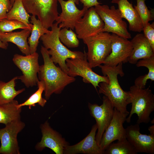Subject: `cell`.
Listing matches in <instances>:
<instances>
[{
	"mask_svg": "<svg viewBox=\"0 0 154 154\" xmlns=\"http://www.w3.org/2000/svg\"><path fill=\"white\" fill-rule=\"evenodd\" d=\"M11 8L10 0H0V21L6 19L7 14Z\"/></svg>",
	"mask_w": 154,
	"mask_h": 154,
	"instance_id": "33",
	"label": "cell"
},
{
	"mask_svg": "<svg viewBox=\"0 0 154 154\" xmlns=\"http://www.w3.org/2000/svg\"><path fill=\"white\" fill-rule=\"evenodd\" d=\"M71 29L66 28H61L59 33V38L61 42L69 48L78 46L79 41L77 35Z\"/></svg>",
	"mask_w": 154,
	"mask_h": 154,
	"instance_id": "28",
	"label": "cell"
},
{
	"mask_svg": "<svg viewBox=\"0 0 154 154\" xmlns=\"http://www.w3.org/2000/svg\"><path fill=\"white\" fill-rule=\"evenodd\" d=\"M40 128L42 134L40 141L35 146L38 151H41L47 147L56 154H63L68 142L58 132L52 128L47 121L42 124Z\"/></svg>",
	"mask_w": 154,
	"mask_h": 154,
	"instance_id": "15",
	"label": "cell"
},
{
	"mask_svg": "<svg viewBox=\"0 0 154 154\" xmlns=\"http://www.w3.org/2000/svg\"><path fill=\"white\" fill-rule=\"evenodd\" d=\"M97 127L96 124L92 126L91 131L83 139L74 145L67 146L63 154H104L96 140Z\"/></svg>",
	"mask_w": 154,
	"mask_h": 154,
	"instance_id": "18",
	"label": "cell"
},
{
	"mask_svg": "<svg viewBox=\"0 0 154 154\" xmlns=\"http://www.w3.org/2000/svg\"><path fill=\"white\" fill-rule=\"evenodd\" d=\"M8 46V43H4L2 41L0 36V48L4 49H6L7 48Z\"/></svg>",
	"mask_w": 154,
	"mask_h": 154,
	"instance_id": "35",
	"label": "cell"
},
{
	"mask_svg": "<svg viewBox=\"0 0 154 154\" xmlns=\"http://www.w3.org/2000/svg\"><path fill=\"white\" fill-rule=\"evenodd\" d=\"M18 29H28L32 31V29L23 23L15 20L4 19L0 21V32L7 33Z\"/></svg>",
	"mask_w": 154,
	"mask_h": 154,
	"instance_id": "30",
	"label": "cell"
},
{
	"mask_svg": "<svg viewBox=\"0 0 154 154\" xmlns=\"http://www.w3.org/2000/svg\"><path fill=\"white\" fill-rule=\"evenodd\" d=\"M31 16L25 8L22 0H16L7 13L6 19L17 20L32 29L33 25L29 21Z\"/></svg>",
	"mask_w": 154,
	"mask_h": 154,
	"instance_id": "25",
	"label": "cell"
},
{
	"mask_svg": "<svg viewBox=\"0 0 154 154\" xmlns=\"http://www.w3.org/2000/svg\"><path fill=\"white\" fill-rule=\"evenodd\" d=\"M146 0H137V4L134 6L142 22L143 27L154 19V10H149L145 1Z\"/></svg>",
	"mask_w": 154,
	"mask_h": 154,
	"instance_id": "29",
	"label": "cell"
},
{
	"mask_svg": "<svg viewBox=\"0 0 154 154\" xmlns=\"http://www.w3.org/2000/svg\"><path fill=\"white\" fill-rule=\"evenodd\" d=\"M31 31V30L25 29L17 32H0V38L4 43L11 42L15 44L22 53L28 55L30 53L27 39Z\"/></svg>",
	"mask_w": 154,
	"mask_h": 154,
	"instance_id": "21",
	"label": "cell"
},
{
	"mask_svg": "<svg viewBox=\"0 0 154 154\" xmlns=\"http://www.w3.org/2000/svg\"><path fill=\"white\" fill-rule=\"evenodd\" d=\"M122 64L121 63L114 66L104 64L99 66L103 76L108 78L109 82L100 83L98 92L107 97L117 110L123 113H129L127 110V105L130 104L129 93L122 89L117 79L118 75L122 77L124 75Z\"/></svg>",
	"mask_w": 154,
	"mask_h": 154,
	"instance_id": "2",
	"label": "cell"
},
{
	"mask_svg": "<svg viewBox=\"0 0 154 154\" xmlns=\"http://www.w3.org/2000/svg\"><path fill=\"white\" fill-rule=\"evenodd\" d=\"M148 129L150 132V135L154 136V125H153L149 127Z\"/></svg>",
	"mask_w": 154,
	"mask_h": 154,
	"instance_id": "36",
	"label": "cell"
},
{
	"mask_svg": "<svg viewBox=\"0 0 154 154\" xmlns=\"http://www.w3.org/2000/svg\"><path fill=\"white\" fill-rule=\"evenodd\" d=\"M104 26L103 21L92 7L77 22L74 29L78 38L82 39L102 32Z\"/></svg>",
	"mask_w": 154,
	"mask_h": 154,
	"instance_id": "13",
	"label": "cell"
},
{
	"mask_svg": "<svg viewBox=\"0 0 154 154\" xmlns=\"http://www.w3.org/2000/svg\"><path fill=\"white\" fill-rule=\"evenodd\" d=\"M25 123L21 119L14 121L0 129V154H20L17 137L24 128Z\"/></svg>",
	"mask_w": 154,
	"mask_h": 154,
	"instance_id": "11",
	"label": "cell"
},
{
	"mask_svg": "<svg viewBox=\"0 0 154 154\" xmlns=\"http://www.w3.org/2000/svg\"><path fill=\"white\" fill-rule=\"evenodd\" d=\"M111 51L103 64L114 66L128 62L133 48L131 41L114 33L111 34Z\"/></svg>",
	"mask_w": 154,
	"mask_h": 154,
	"instance_id": "14",
	"label": "cell"
},
{
	"mask_svg": "<svg viewBox=\"0 0 154 154\" xmlns=\"http://www.w3.org/2000/svg\"><path fill=\"white\" fill-rule=\"evenodd\" d=\"M40 52L44 64L40 66L38 74L39 80L44 82V96L47 100L53 94H60L66 86L74 82L76 78L57 66L51 59L48 50L43 46L41 47Z\"/></svg>",
	"mask_w": 154,
	"mask_h": 154,
	"instance_id": "1",
	"label": "cell"
},
{
	"mask_svg": "<svg viewBox=\"0 0 154 154\" xmlns=\"http://www.w3.org/2000/svg\"><path fill=\"white\" fill-rule=\"evenodd\" d=\"M15 0H10L11 4L12 7Z\"/></svg>",
	"mask_w": 154,
	"mask_h": 154,
	"instance_id": "37",
	"label": "cell"
},
{
	"mask_svg": "<svg viewBox=\"0 0 154 154\" xmlns=\"http://www.w3.org/2000/svg\"><path fill=\"white\" fill-rule=\"evenodd\" d=\"M143 34L148 40L154 50V23H148L143 27Z\"/></svg>",
	"mask_w": 154,
	"mask_h": 154,
	"instance_id": "32",
	"label": "cell"
},
{
	"mask_svg": "<svg viewBox=\"0 0 154 154\" xmlns=\"http://www.w3.org/2000/svg\"><path fill=\"white\" fill-rule=\"evenodd\" d=\"M83 5V7L87 8L88 9L89 8L95 6L101 3L99 2L97 0H79Z\"/></svg>",
	"mask_w": 154,
	"mask_h": 154,
	"instance_id": "34",
	"label": "cell"
},
{
	"mask_svg": "<svg viewBox=\"0 0 154 154\" xmlns=\"http://www.w3.org/2000/svg\"><path fill=\"white\" fill-rule=\"evenodd\" d=\"M66 62L68 75L74 77L77 76H81L84 82L91 84L96 90L97 87H99L100 83L109 82L107 76H101L92 70L87 60L86 53L83 56L68 58Z\"/></svg>",
	"mask_w": 154,
	"mask_h": 154,
	"instance_id": "8",
	"label": "cell"
},
{
	"mask_svg": "<svg viewBox=\"0 0 154 154\" xmlns=\"http://www.w3.org/2000/svg\"><path fill=\"white\" fill-rule=\"evenodd\" d=\"M111 3L118 5L122 17L129 23L130 31L139 33L143 31V26L141 19L131 3L127 0H112Z\"/></svg>",
	"mask_w": 154,
	"mask_h": 154,
	"instance_id": "20",
	"label": "cell"
},
{
	"mask_svg": "<svg viewBox=\"0 0 154 154\" xmlns=\"http://www.w3.org/2000/svg\"><path fill=\"white\" fill-rule=\"evenodd\" d=\"M82 40L87 46V58L91 67L103 64L111 51V34L101 32Z\"/></svg>",
	"mask_w": 154,
	"mask_h": 154,
	"instance_id": "5",
	"label": "cell"
},
{
	"mask_svg": "<svg viewBox=\"0 0 154 154\" xmlns=\"http://www.w3.org/2000/svg\"><path fill=\"white\" fill-rule=\"evenodd\" d=\"M130 104H131L130 113L126 121L130 123L132 115L136 114L138 117L137 123H148L151 121L150 115L154 110V95L149 87L142 88L134 85L129 91Z\"/></svg>",
	"mask_w": 154,
	"mask_h": 154,
	"instance_id": "4",
	"label": "cell"
},
{
	"mask_svg": "<svg viewBox=\"0 0 154 154\" xmlns=\"http://www.w3.org/2000/svg\"><path fill=\"white\" fill-rule=\"evenodd\" d=\"M125 130L126 139L137 153H154V136L141 133L137 123L128 126Z\"/></svg>",
	"mask_w": 154,
	"mask_h": 154,
	"instance_id": "17",
	"label": "cell"
},
{
	"mask_svg": "<svg viewBox=\"0 0 154 154\" xmlns=\"http://www.w3.org/2000/svg\"><path fill=\"white\" fill-rule=\"evenodd\" d=\"M37 85L38 87L37 90L24 102L19 104L18 108L27 106L29 107V109H31L32 107L35 106L37 104L42 107L44 106L47 102V100L42 97V93L45 89L44 82L39 80Z\"/></svg>",
	"mask_w": 154,
	"mask_h": 154,
	"instance_id": "26",
	"label": "cell"
},
{
	"mask_svg": "<svg viewBox=\"0 0 154 154\" xmlns=\"http://www.w3.org/2000/svg\"><path fill=\"white\" fill-rule=\"evenodd\" d=\"M95 9L104 23L102 32L112 33L127 39L131 38L127 29L126 22L123 20L121 13L114 6L110 8L108 5H98Z\"/></svg>",
	"mask_w": 154,
	"mask_h": 154,
	"instance_id": "6",
	"label": "cell"
},
{
	"mask_svg": "<svg viewBox=\"0 0 154 154\" xmlns=\"http://www.w3.org/2000/svg\"><path fill=\"white\" fill-rule=\"evenodd\" d=\"M17 79L18 76H15L7 82L0 80V105L12 101L25 90L24 88L15 89L16 81Z\"/></svg>",
	"mask_w": 154,
	"mask_h": 154,
	"instance_id": "23",
	"label": "cell"
},
{
	"mask_svg": "<svg viewBox=\"0 0 154 154\" xmlns=\"http://www.w3.org/2000/svg\"><path fill=\"white\" fill-rule=\"evenodd\" d=\"M31 23L33 24V27L31 35L28 38L30 54L36 52L41 37L44 34L49 32L50 31L44 27L40 21L37 19L36 16L32 15L31 17Z\"/></svg>",
	"mask_w": 154,
	"mask_h": 154,
	"instance_id": "24",
	"label": "cell"
},
{
	"mask_svg": "<svg viewBox=\"0 0 154 154\" xmlns=\"http://www.w3.org/2000/svg\"><path fill=\"white\" fill-rule=\"evenodd\" d=\"M62 9V12L58 15L56 21L61 28H66L72 30L74 29L77 22L84 15L88 9L83 7L78 9L76 4H78L79 0H58Z\"/></svg>",
	"mask_w": 154,
	"mask_h": 154,
	"instance_id": "16",
	"label": "cell"
},
{
	"mask_svg": "<svg viewBox=\"0 0 154 154\" xmlns=\"http://www.w3.org/2000/svg\"><path fill=\"white\" fill-rule=\"evenodd\" d=\"M26 11L37 16L43 26L51 27L58 17V0H22Z\"/></svg>",
	"mask_w": 154,
	"mask_h": 154,
	"instance_id": "7",
	"label": "cell"
},
{
	"mask_svg": "<svg viewBox=\"0 0 154 154\" xmlns=\"http://www.w3.org/2000/svg\"><path fill=\"white\" fill-rule=\"evenodd\" d=\"M88 106L91 116L96 121L98 131L96 140L99 146L103 134L112 119L114 107L110 101L105 96H103L102 104L101 105L88 103Z\"/></svg>",
	"mask_w": 154,
	"mask_h": 154,
	"instance_id": "10",
	"label": "cell"
},
{
	"mask_svg": "<svg viewBox=\"0 0 154 154\" xmlns=\"http://www.w3.org/2000/svg\"><path fill=\"white\" fill-rule=\"evenodd\" d=\"M154 81V72L148 71L147 74L137 78L134 81V85L139 88H145L147 80Z\"/></svg>",
	"mask_w": 154,
	"mask_h": 154,
	"instance_id": "31",
	"label": "cell"
},
{
	"mask_svg": "<svg viewBox=\"0 0 154 154\" xmlns=\"http://www.w3.org/2000/svg\"><path fill=\"white\" fill-rule=\"evenodd\" d=\"M151 122V123L153 124L154 123V119H153V120L152 119V120L150 121Z\"/></svg>",
	"mask_w": 154,
	"mask_h": 154,
	"instance_id": "38",
	"label": "cell"
},
{
	"mask_svg": "<svg viewBox=\"0 0 154 154\" xmlns=\"http://www.w3.org/2000/svg\"><path fill=\"white\" fill-rule=\"evenodd\" d=\"M18 101L15 99L8 103L0 105V123L6 125L21 119L22 108L18 107Z\"/></svg>",
	"mask_w": 154,
	"mask_h": 154,
	"instance_id": "22",
	"label": "cell"
},
{
	"mask_svg": "<svg viewBox=\"0 0 154 154\" xmlns=\"http://www.w3.org/2000/svg\"><path fill=\"white\" fill-rule=\"evenodd\" d=\"M129 114L121 112L114 108L112 119L103 133L99 144L100 148L104 152L114 141L126 139L125 129L123 127V124Z\"/></svg>",
	"mask_w": 154,
	"mask_h": 154,
	"instance_id": "12",
	"label": "cell"
},
{
	"mask_svg": "<svg viewBox=\"0 0 154 154\" xmlns=\"http://www.w3.org/2000/svg\"><path fill=\"white\" fill-rule=\"evenodd\" d=\"M56 22L51 27V30L44 34L40 38L44 46L47 50L50 58L55 64H58L60 68L67 73L68 68L66 60L82 57L86 53L79 51H72L64 46L60 41L59 35L61 28Z\"/></svg>",
	"mask_w": 154,
	"mask_h": 154,
	"instance_id": "3",
	"label": "cell"
},
{
	"mask_svg": "<svg viewBox=\"0 0 154 154\" xmlns=\"http://www.w3.org/2000/svg\"><path fill=\"white\" fill-rule=\"evenodd\" d=\"M131 145L126 139L112 143L104 151L105 154H136Z\"/></svg>",
	"mask_w": 154,
	"mask_h": 154,
	"instance_id": "27",
	"label": "cell"
},
{
	"mask_svg": "<svg viewBox=\"0 0 154 154\" xmlns=\"http://www.w3.org/2000/svg\"><path fill=\"white\" fill-rule=\"evenodd\" d=\"M130 41L133 48L128 60L130 63L136 64L140 60L154 56V50L143 34H137Z\"/></svg>",
	"mask_w": 154,
	"mask_h": 154,
	"instance_id": "19",
	"label": "cell"
},
{
	"mask_svg": "<svg viewBox=\"0 0 154 154\" xmlns=\"http://www.w3.org/2000/svg\"><path fill=\"white\" fill-rule=\"evenodd\" d=\"M38 57L36 52L25 56L15 54L13 58L14 64L22 72V75L18 76V79L27 88L37 85L39 80L37 76L40 66Z\"/></svg>",
	"mask_w": 154,
	"mask_h": 154,
	"instance_id": "9",
	"label": "cell"
}]
</instances>
